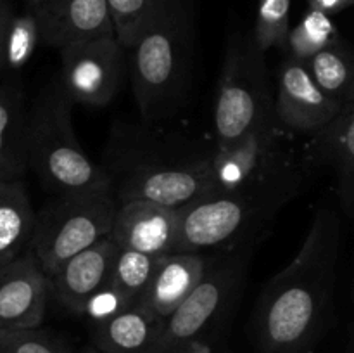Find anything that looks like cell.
I'll return each mask as SVG.
<instances>
[{
  "label": "cell",
  "instance_id": "cell-23",
  "mask_svg": "<svg viewBox=\"0 0 354 353\" xmlns=\"http://www.w3.org/2000/svg\"><path fill=\"white\" fill-rule=\"evenodd\" d=\"M159 256L145 255L133 249H121L114 260L109 286L130 305H137L151 284Z\"/></svg>",
  "mask_w": 354,
  "mask_h": 353
},
{
  "label": "cell",
  "instance_id": "cell-29",
  "mask_svg": "<svg viewBox=\"0 0 354 353\" xmlns=\"http://www.w3.org/2000/svg\"><path fill=\"white\" fill-rule=\"evenodd\" d=\"M12 17L9 6L3 0H0V73L6 69V40Z\"/></svg>",
  "mask_w": 354,
  "mask_h": 353
},
{
  "label": "cell",
  "instance_id": "cell-13",
  "mask_svg": "<svg viewBox=\"0 0 354 353\" xmlns=\"http://www.w3.org/2000/svg\"><path fill=\"white\" fill-rule=\"evenodd\" d=\"M178 234L180 210L135 199L118 204L109 237L121 249L165 256L176 251Z\"/></svg>",
  "mask_w": 354,
  "mask_h": 353
},
{
  "label": "cell",
  "instance_id": "cell-16",
  "mask_svg": "<svg viewBox=\"0 0 354 353\" xmlns=\"http://www.w3.org/2000/svg\"><path fill=\"white\" fill-rule=\"evenodd\" d=\"M315 166H327L335 176V192L344 213L354 221V104L322 130L306 138Z\"/></svg>",
  "mask_w": 354,
  "mask_h": 353
},
{
  "label": "cell",
  "instance_id": "cell-8",
  "mask_svg": "<svg viewBox=\"0 0 354 353\" xmlns=\"http://www.w3.org/2000/svg\"><path fill=\"white\" fill-rule=\"evenodd\" d=\"M279 203L239 192H213L180 208L176 251H204L249 244L266 221L282 210Z\"/></svg>",
  "mask_w": 354,
  "mask_h": 353
},
{
  "label": "cell",
  "instance_id": "cell-7",
  "mask_svg": "<svg viewBox=\"0 0 354 353\" xmlns=\"http://www.w3.org/2000/svg\"><path fill=\"white\" fill-rule=\"evenodd\" d=\"M116 208L111 183L83 192L55 194L37 215L28 249L50 275L69 258L109 237Z\"/></svg>",
  "mask_w": 354,
  "mask_h": 353
},
{
  "label": "cell",
  "instance_id": "cell-9",
  "mask_svg": "<svg viewBox=\"0 0 354 353\" xmlns=\"http://www.w3.org/2000/svg\"><path fill=\"white\" fill-rule=\"evenodd\" d=\"M249 244L227 258H213L201 282L182 305L162 322L161 353H176L209 331L234 307L249 260Z\"/></svg>",
  "mask_w": 354,
  "mask_h": 353
},
{
  "label": "cell",
  "instance_id": "cell-2",
  "mask_svg": "<svg viewBox=\"0 0 354 353\" xmlns=\"http://www.w3.org/2000/svg\"><path fill=\"white\" fill-rule=\"evenodd\" d=\"M214 147L145 121L142 127L120 123L111 132L100 166L118 204L142 199L180 210L216 192Z\"/></svg>",
  "mask_w": 354,
  "mask_h": 353
},
{
  "label": "cell",
  "instance_id": "cell-24",
  "mask_svg": "<svg viewBox=\"0 0 354 353\" xmlns=\"http://www.w3.org/2000/svg\"><path fill=\"white\" fill-rule=\"evenodd\" d=\"M290 33V0H259L252 38L261 52L286 48Z\"/></svg>",
  "mask_w": 354,
  "mask_h": 353
},
{
  "label": "cell",
  "instance_id": "cell-30",
  "mask_svg": "<svg viewBox=\"0 0 354 353\" xmlns=\"http://www.w3.org/2000/svg\"><path fill=\"white\" fill-rule=\"evenodd\" d=\"M306 2L310 9L322 10V12L328 14V16L354 6V0H306Z\"/></svg>",
  "mask_w": 354,
  "mask_h": 353
},
{
  "label": "cell",
  "instance_id": "cell-27",
  "mask_svg": "<svg viewBox=\"0 0 354 353\" xmlns=\"http://www.w3.org/2000/svg\"><path fill=\"white\" fill-rule=\"evenodd\" d=\"M0 353H73L68 343L47 331L0 329Z\"/></svg>",
  "mask_w": 354,
  "mask_h": 353
},
{
  "label": "cell",
  "instance_id": "cell-4",
  "mask_svg": "<svg viewBox=\"0 0 354 353\" xmlns=\"http://www.w3.org/2000/svg\"><path fill=\"white\" fill-rule=\"evenodd\" d=\"M128 52L142 120L151 123L171 113L192 69L194 23L187 0H165Z\"/></svg>",
  "mask_w": 354,
  "mask_h": 353
},
{
  "label": "cell",
  "instance_id": "cell-5",
  "mask_svg": "<svg viewBox=\"0 0 354 353\" xmlns=\"http://www.w3.org/2000/svg\"><path fill=\"white\" fill-rule=\"evenodd\" d=\"M73 102L61 80L48 83L28 120V163L54 194L83 192L107 185L106 172L86 156L73 127Z\"/></svg>",
  "mask_w": 354,
  "mask_h": 353
},
{
  "label": "cell",
  "instance_id": "cell-19",
  "mask_svg": "<svg viewBox=\"0 0 354 353\" xmlns=\"http://www.w3.org/2000/svg\"><path fill=\"white\" fill-rule=\"evenodd\" d=\"M28 120L23 89L17 82L0 85V182L23 180L28 163Z\"/></svg>",
  "mask_w": 354,
  "mask_h": 353
},
{
  "label": "cell",
  "instance_id": "cell-33",
  "mask_svg": "<svg viewBox=\"0 0 354 353\" xmlns=\"http://www.w3.org/2000/svg\"><path fill=\"white\" fill-rule=\"evenodd\" d=\"M82 353H104L102 350H99L97 346H86Z\"/></svg>",
  "mask_w": 354,
  "mask_h": 353
},
{
  "label": "cell",
  "instance_id": "cell-10",
  "mask_svg": "<svg viewBox=\"0 0 354 353\" xmlns=\"http://www.w3.org/2000/svg\"><path fill=\"white\" fill-rule=\"evenodd\" d=\"M127 52L116 35L62 47L59 80L69 99L92 107L113 102L127 80Z\"/></svg>",
  "mask_w": 354,
  "mask_h": 353
},
{
  "label": "cell",
  "instance_id": "cell-26",
  "mask_svg": "<svg viewBox=\"0 0 354 353\" xmlns=\"http://www.w3.org/2000/svg\"><path fill=\"white\" fill-rule=\"evenodd\" d=\"M40 40V26L33 10L14 16L6 40V69L19 71L30 62Z\"/></svg>",
  "mask_w": 354,
  "mask_h": 353
},
{
  "label": "cell",
  "instance_id": "cell-17",
  "mask_svg": "<svg viewBox=\"0 0 354 353\" xmlns=\"http://www.w3.org/2000/svg\"><path fill=\"white\" fill-rule=\"evenodd\" d=\"M211 260L203 251H175L159 256L151 284L137 305L166 320L201 282Z\"/></svg>",
  "mask_w": 354,
  "mask_h": 353
},
{
  "label": "cell",
  "instance_id": "cell-3",
  "mask_svg": "<svg viewBox=\"0 0 354 353\" xmlns=\"http://www.w3.org/2000/svg\"><path fill=\"white\" fill-rule=\"evenodd\" d=\"M273 118L230 145H216L213 176L216 192H239L286 206L304 189L315 163L306 142Z\"/></svg>",
  "mask_w": 354,
  "mask_h": 353
},
{
  "label": "cell",
  "instance_id": "cell-6",
  "mask_svg": "<svg viewBox=\"0 0 354 353\" xmlns=\"http://www.w3.org/2000/svg\"><path fill=\"white\" fill-rule=\"evenodd\" d=\"M275 116L265 52L254 44L252 33H234L225 48L214 104L216 145L234 144Z\"/></svg>",
  "mask_w": 354,
  "mask_h": 353
},
{
  "label": "cell",
  "instance_id": "cell-28",
  "mask_svg": "<svg viewBox=\"0 0 354 353\" xmlns=\"http://www.w3.org/2000/svg\"><path fill=\"white\" fill-rule=\"evenodd\" d=\"M128 307H131V305L128 303L118 291H114L113 287L107 284L106 287H102L99 293H95L90 298L83 315L90 317L97 324V322L106 320V318L120 314L121 310H124V308Z\"/></svg>",
  "mask_w": 354,
  "mask_h": 353
},
{
  "label": "cell",
  "instance_id": "cell-20",
  "mask_svg": "<svg viewBox=\"0 0 354 353\" xmlns=\"http://www.w3.org/2000/svg\"><path fill=\"white\" fill-rule=\"evenodd\" d=\"M37 224L23 180L0 182V266L23 255Z\"/></svg>",
  "mask_w": 354,
  "mask_h": 353
},
{
  "label": "cell",
  "instance_id": "cell-21",
  "mask_svg": "<svg viewBox=\"0 0 354 353\" xmlns=\"http://www.w3.org/2000/svg\"><path fill=\"white\" fill-rule=\"evenodd\" d=\"M304 64L325 93L348 106L354 90V48L351 45L339 38Z\"/></svg>",
  "mask_w": 354,
  "mask_h": 353
},
{
  "label": "cell",
  "instance_id": "cell-25",
  "mask_svg": "<svg viewBox=\"0 0 354 353\" xmlns=\"http://www.w3.org/2000/svg\"><path fill=\"white\" fill-rule=\"evenodd\" d=\"M162 3L165 0H109L116 37L127 51L133 47Z\"/></svg>",
  "mask_w": 354,
  "mask_h": 353
},
{
  "label": "cell",
  "instance_id": "cell-18",
  "mask_svg": "<svg viewBox=\"0 0 354 353\" xmlns=\"http://www.w3.org/2000/svg\"><path fill=\"white\" fill-rule=\"evenodd\" d=\"M162 322L142 305L97 322L93 346L104 353H161Z\"/></svg>",
  "mask_w": 354,
  "mask_h": 353
},
{
  "label": "cell",
  "instance_id": "cell-12",
  "mask_svg": "<svg viewBox=\"0 0 354 353\" xmlns=\"http://www.w3.org/2000/svg\"><path fill=\"white\" fill-rule=\"evenodd\" d=\"M50 300V279L30 249L0 266V329L40 327Z\"/></svg>",
  "mask_w": 354,
  "mask_h": 353
},
{
  "label": "cell",
  "instance_id": "cell-11",
  "mask_svg": "<svg viewBox=\"0 0 354 353\" xmlns=\"http://www.w3.org/2000/svg\"><path fill=\"white\" fill-rule=\"evenodd\" d=\"M344 104L322 90L304 62L286 57L277 75L275 113L296 134L311 135L330 125Z\"/></svg>",
  "mask_w": 354,
  "mask_h": 353
},
{
  "label": "cell",
  "instance_id": "cell-31",
  "mask_svg": "<svg viewBox=\"0 0 354 353\" xmlns=\"http://www.w3.org/2000/svg\"><path fill=\"white\" fill-rule=\"evenodd\" d=\"M24 2L28 3V7H30L31 10L33 9H38L40 6H44L45 2H48V0H24Z\"/></svg>",
  "mask_w": 354,
  "mask_h": 353
},
{
  "label": "cell",
  "instance_id": "cell-34",
  "mask_svg": "<svg viewBox=\"0 0 354 353\" xmlns=\"http://www.w3.org/2000/svg\"><path fill=\"white\" fill-rule=\"evenodd\" d=\"M349 104H354V90H353V96H351V100H349Z\"/></svg>",
  "mask_w": 354,
  "mask_h": 353
},
{
  "label": "cell",
  "instance_id": "cell-1",
  "mask_svg": "<svg viewBox=\"0 0 354 353\" xmlns=\"http://www.w3.org/2000/svg\"><path fill=\"white\" fill-rule=\"evenodd\" d=\"M339 249L341 220L322 208L297 255L268 280L256 303L252 336L259 352H310L330 314Z\"/></svg>",
  "mask_w": 354,
  "mask_h": 353
},
{
  "label": "cell",
  "instance_id": "cell-14",
  "mask_svg": "<svg viewBox=\"0 0 354 353\" xmlns=\"http://www.w3.org/2000/svg\"><path fill=\"white\" fill-rule=\"evenodd\" d=\"M118 251L120 246L111 237H104L69 258L48 275L50 298L66 310L83 315L90 298L109 284Z\"/></svg>",
  "mask_w": 354,
  "mask_h": 353
},
{
  "label": "cell",
  "instance_id": "cell-32",
  "mask_svg": "<svg viewBox=\"0 0 354 353\" xmlns=\"http://www.w3.org/2000/svg\"><path fill=\"white\" fill-rule=\"evenodd\" d=\"M348 353H354V325L351 327V336H349L348 343Z\"/></svg>",
  "mask_w": 354,
  "mask_h": 353
},
{
  "label": "cell",
  "instance_id": "cell-22",
  "mask_svg": "<svg viewBox=\"0 0 354 353\" xmlns=\"http://www.w3.org/2000/svg\"><path fill=\"white\" fill-rule=\"evenodd\" d=\"M339 38L341 37L330 16L322 10L310 9L296 26L290 28L283 52L294 61L306 62Z\"/></svg>",
  "mask_w": 354,
  "mask_h": 353
},
{
  "label": "cell",
  "instance_id": "cell-15",
  "mask_svg": "<svg viewBox=\"0 0 354 353\" xmlns=\"http://www.w3.org/2000/svg\"><path fill=\"white\" fill-rule=\"evenodd\" d=\"M33 12L40 40L59 51L76 42L116 35L109 0H48Z\"/></svg>",
  "mask_w": 354,
  "mask_h": 353
}]
</instances>
